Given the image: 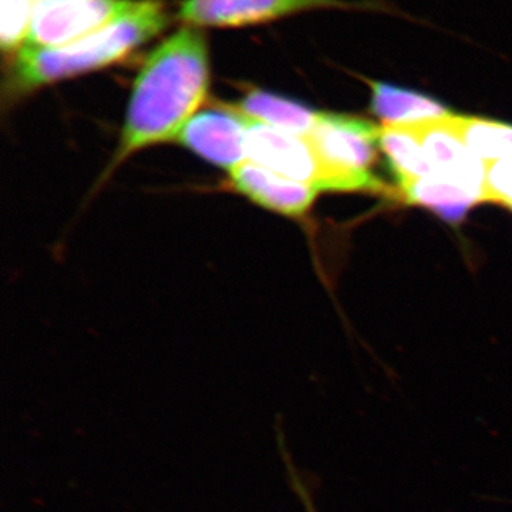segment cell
<instances>
[{"instance_id":"1","label":"cell","mask_w":512,"mask_h":512,"mask_svg":"<svg viewBox=\"0 0 512 512\" xmlns=\"http://www.w3.org/2000/svg\"><path fill=\"white\" fill-rule=\"evenodd\" d=\"M210 87V55L200 28L184 25L147 56L141 66L113 165L175 140L197 114Z\"/></svg>"},{"instance_id":"2","label":"cell","mask_w":512,"mask_h":512,"mask_svg":"<svg viewBox=\"0 0 512 512\" xmlns=\"http://www.w3.org/2000/svg\"><path fill=\"white\" fill-rule=\"evenodd\" d=\"M168 18L157 0H143L140 8L99 32L55 49L22 46L15 53L9 74L12 96L104 69L130 56L167 28Z\"/></svg>"},{"instance_id":"3","label":"cell","mask_w":512,"mask_h":512,"mask_svg":"<svg viewBox=\"0 0 512 512\" xmlns=\"http://www.w3.org/2000/svg\"><path fill=\"white\" fill-rule=\"evenodd\" d=\"M380 127L362 117L348 114L320 113L308 141L318 163L320 191H366L393 194L373 173L377 161Z\"/></svg>"},{"instance_id":"4","label":"cell","mask_w":512,"mask_h":512,"mask_svg":"<svg viewBox=\"0 0 512 512\" xmlns=\"http://www.w3.org/2000/svg\"><path fill=\"white\" fill-rule=\"evenodd\" d=\"M319 9L397 12L384 0H184L177 18L194 28H244Z\"/></svg>"},{"instance_id":"5","label":"cell","mask_w":512,"mask_h":512,"mask_svg":"<svg viewBox=\"0 0 512 512\" xmlns=\"http://www.w3.org/2000/svg\"><path fill=\"white\" fill-rule=\"evenodd\" d=\"M141 3L143 0H36L25 45L45 49L69 45L130 15Z\"/></svg>"},{"instance_id":"6","label":"cell","mask_w":512,"mask_h":512,"mask_svg":"<svg viewBox=\"0 0 512 512\" xmlns=\"http://www.w3.org/2000/svg\"><path fill=\"white\" fill-rule=\"evenodd\" d=\"M175 141L228 173L247 163V120L227 103L200 111Z\"/></svg>"},{"instance_id":"7","label":"cell","mask_w":512,"mask_h":512,"mask_svg":"<svg viewBox=\"0 0 512 512\" xmlns=\"http://www.w3.org/2000/svg\"><path fill=\"white\" fill-rule=\"evenodd\" d=\"M433 167L434 175L474 192L483 201L485 164L466 146L453 124V114L409 123Z\"/></svg>"},{"instance_id":"8","label":"cell","mask_w":512,"mask_h":512,"mask_svg":"<svg viewBox=\"0 0 512 512\" xmlns=\"http://www.w3.org/2000/svg\"><path fill=\"white\" fill-rule=\"evenodd\" d=\"M245 120L248 161L282 177L315 187L318 163L305 138L266 126L248 117Z\"/></svg>"},{"instance_id":"9","label":"cell","mask_w":512,"mask_h":512,"mask_svg":"<svg viewBox=\"0 0 512 512\" xmlns=\"http://www.w3.org/2000/svg\"><path fill=\"white\" fill-rule=\"evenodd\" d=\"M232 188L248 200L286 217H302L312 207L319 190L312 184L272 173L251 161L229 173Z\"/></svg>"},{"instance_id":"10","label":"cell","mask_w":512,"mask_h":512,"mask_svg":"<svg viewBox=\"0 0 512 512\" xmlns=\"http://www.w3.org/2000/svg\"><path fill=\"white\" fill-rule=\"evenodd\" d=\"M228 106L248 119L299 137L308 136L320 116L319 111L312 110L299 101L264 90H252L245 94L244 99L229 103Z\"/></svg>"},{"instance_id":"11","label":"cell","mask_w":512,"mask_h":512,"mask_svg":"<svg viewBox=\"0 0 512 512\" xmlns=\"http://www.w3.org/2000/svg\"><path fill=\"white\" fill-rule=\"evenodd\" d=\"M362 80L369 84L372 90L370 109L384 121V124L417 123V121L441 119L453 114L444 104H441V101L416 90L376 82L365 77H362Z\"/></svg>"},{"instance_id":"12","label":"cell","mask_w":512,"mask_h":512,"mask_svg":"<svg viewBox=\"0 0 512 512\" xmlns=\"http://www.w3.org/2000/svg\"><path fill=\"white\" fill-rule=\"evenodd\" d=\"M399 197L407 204L429 208L448 222L463 220L474 204L483 202L474 192L439 177L407 181L399 185Z\"/></svg>"},{"instance_id":"13","label":"cell","mask_w":512,"mask_h":512,"mask_svg":"<svg viewBox=\"0 0 512 512\" xmlns=\"http://www.w3.org/2000/svg\"><path fill=\"white\" fill-rule=\"evenodd\" d=\"M379 147L397 185L414 178L436 177L419 138L409 124H384L380 127Z\"/></svg>"},{"instance_id":"14","label":"cell","mask_w":512,"mask_h":512,"mask_svg":"<svg viewBox=\"0 0 512 512\" xmlns=\"http://www.w3.org/2000/svg\"><path fill=\"white\" fill-rule=\"evenodd\" d=\"M453 124L466 146L484 164L512 156V126L477 117L456 116Z\"/></svg>"},{"instance_id":"15","label":"cell","mask_w":512,"mask_h":512,"mask_svg":"<svg viewBox=\"0 0 512 512\" xmlns=\"http://www.w3.org/2000/svg\"><path fill=\"white\" fill-rule=\"evenodd\" d=\"M35 3L33 0H2L0 39L5 52L16 53L25 45Z\"/></svg>"},{"instance_id":"16","label":"cell","mask_w":512,"mask_h":512,"mask_svg":"<svg viewBox=\"0 0 512 512\" xmlns=\"http://www.w3.org/2000/svg\"><path fill=\"white\" fill-rule=\"evenodd\" d=\"M483 201L497 202L512 210V156L485 164Z\"/></svg>"},{"instance_id":"17","label":"cell","mask_w":512,"mask_h":512,"mask_svg":"<svg viewBox=\"0 0 512 512\" xmlns=\"http://www.w3.org/2000/svg\"><path fill=\"white\" fill-rule=\"evenodd\" d=\"M278 443L282 458H284L286 471H288L289 483H291L292 490L295 491V494L301 500L303 510L305 512H319L318 508H316L315 500H313L311 488L305 483L298 468L293 464L291 454H289L288 448L285 446L284 434H282L281 430H278Z\"/></svg>"}]
</instances>
